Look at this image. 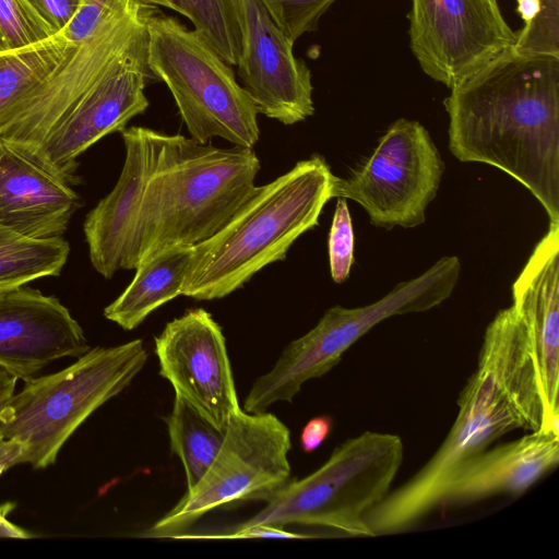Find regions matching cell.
Returning <instances> with one entry per match:
<instances>
[{
  "instance_id": "f1b7e54d",
  "label": "cell",
  "mask_w": 559,
  "mask_h": 559,
  "mask_svg": "<svg viewBox=\"0 0 559 559\" xmlns=\"http://www.w3.org/2000/svg\"><path fill=\"white\" fill-rule=\"evenodd\" d=\"M130 2L129 0H82L74 17L61 34L70 43L81 44Z\"/></svg>"
},
{
  "instance_id": "ffe728a7",
  "label": "cell",
  "mask_w": 559,
  "mask_h": 559,
  "mask_svg": "<svg viewBox=\"0 0 559 559\" xmlns=\"http://www.w3.org/2000/svg\"><path fill=\"white\" fill-rule=\"evenodd\" d=\"M192 247H175L142 262L126 289L104 309L107 320L126 331L180 295Z\"/></svg>"
},
{
  "instance_id": "7402d4cb",
  "label": "cell",
  "mask_w": 559,
  "mask_h": 559,
  "mask_svg": "<svg viewBox=\"0 0 559 559\" xmlns=\"http://www.w3.org/2000/svg\"><path fill=\"white\" fill-rule=\"evenodd\" d=\"M61 33L37 45L0 52V119L78 46Z\"/></svg>"
},
{
  "instance_id": "cb8c5ba5",
  "label": "cell",
  "mask_w": 559,
  "mask_h": 559,
  "mask_svg": "<svg viewBox=\"0 0 559 559\" xmlns=\"http://www.w3.org/2000/svg\"><path fill=\"white\" fill-rule=\"evenodd\" d=\"M194 31L230 66L245 39V0H187Z\"/></svg>"
},
{
  "instance_id": "1f68e13d",
  "label": "cell",
  "mask_w": 559,
  "mask_h": 559,
  "mask_svg": "<svg viewBox=\"0 0 559 559\" xmlns=\"http://www.w3.org/2000/svg\"><path fill=\"white\" fill-rule=\"evenodd\" d=\"M332 429V419L329 416L311 418L300 435V445L306 453L318 449L328 438Z\"/></svg>"
},
{
  "instance_id": "277c9868",
  "label": "cell",
  "mask_w": 559,
  "mask_h": 559,
  "mask_svg": "<svg viewBox=\"0 0 559 559\" xmlns=\"http://www.w3.org/2000/svg\"><path fill=\"white\" fill-rule=\"evenodd\" d=\"M334 178L325 158L313 154L271 182L255 186L219 230L192 247L180 295L221 299L263 267L285 260L293 243L319 224L333 198Z\"/></svg>"
},
{
  "instance_id": "9a60e30c",
  "label": "cell",
  "mask_w": 559,
  "mask_h": 559,
  "mask_svg": "<svg viewBox=\"0 0 559 559\" xmlns=\"http://www.w3.org/2000/svg\"><path fill=\"white\" fill-rule=\"evenodd\" d=\"M84 331L53 296L20 286L0 290V366L23 381L50 362L90 349Z\"/></svg>"
},
{
  "instance_id": "836d02e7",
  "label": "cell",
  "mask_w": 559,
  "mask_h": 559,
  "mask_svg": "<svg viewBox=\"0 0 559 559\" xmlns=\"http://www.w3.org/2000/svg\"><path fill=\"white\" fill-rule=\"evenodd\" d=\"M15 508L13 502H4L0 504V537L8 538H31L34 537L27 531L13 524L7 519V515Z\"/></svg>"
},
{
  "instance_id": "4dcf8cb0",
  "label": "cell",
  "mask_w": 559,
  "mask_h": 559,
  "mask_svg": "<svg viewBox=\"0 0 559 559\" xmlns=\"http://www.w3.org/2000/svg\"><path fill=\"white\" fill-rule=\"evenodd\" d=\"M52 33H61L72 21L82 0H26Z\"/></svg>"
},
{
  "instance_id": "ac0fdd59",
  "label": "cell",
  "mask_w": 559,
  "mask_h": 559,
  "mask_svg": "<svg viewBox=\"0 0 559 559\" xmlns=\"http://www.w3.org/2000/svg\"><path fill=\"white\" fill-rule=\"evenodd\" d=\"M558 463L559 433L547 429L488 447L457 468L440 508L471 504L498 495H521Z\"/></svg>"
},
{
  "instance_id": "5b68a950",
  "label": "cell",
  "mask_w": 559,
  "mask_h": 559,
  "mask_svg": "<svg viewBox=\"0 0 559 559\" xmlns=\"http://www.w3.org/2000/svg\"><path fill=\"white\" fill-rule=\"evenodd\" d=\"M147 360L143 341L90 348L67 368L32 377L0 412V435L23 448L21 464L45 468L74 431L121 393Z\"/></svg>"
},
{
  "instance_id": "e575fe53",
  "label": "cell",
  "mask_w": 559,
  "mask_h": 559,
  "mask_svg": "<svg viewBox=\"0 0 559 559\" xmlns=\"http://www.w3.org/2000/svg\"><path fill=\"white\" fill-rule=\"evenodd\" d=\"M17 380L14 373L0 366V412L14 395Z\"/></svg>"
},
{
  "instance_id": "8fae6325",
  "label": "cell",
  "mask_w": 559,
  "mask_h": 559,
  "mask_svg": "<svg viewBox=\"0 0 559 559\" xmlns=\"http://www.w3.org/2000/svg\"><path fill=\"white\" fill-rule=\"evenodd\" d=\"M407 17L423 72L449 88L515 41L498 0H412Z\"/></svg>"
},
{
  "instance_id": "484cf974",
  "label": "cell",
  "mask_w": 559,
  "mask_h": 559,
  "mask_svg": "<svg viewBox=\"0 0 559 559\" xmlns=\"http://www.w3.org/2000/svg\"><path fill=\"white\" fill-rule=\"evenodd\" d=\"M52 36L26 0H0V52L24 49Z\"/></svg>"
},
{
  "instance_id": "4316f807",
  "label": "cell",
  "mask_w": 559,
  "mask_h": 559,
  "mask_svg": "<svg viewBox=\"0 0 559 559\" xmlns=\"http://www.w3.org/2000/svg\"><path fill=\"white\" fill-rule=\"evenodd\" d=\"M336 1L260 0L274 23L294 44L304 34L317 31L320 19Z\"/></svg>"
},
{
  "instance_id": "f546056e",
  "label": "cell",
  "mask_w": 559,
  "mask_h": 559,
  "mask_svg": "<svg viewBox=\"0 0 559 559\" xmlns=\"http://www.w3.org/2000/svg\"><path fill=\"white\" fill-rule=\"evenodd\" d=\"M316 535L300 534L287 531L284 527L271 525H251L242 528H233L227 533L219 534H183L178 539H241V538H285L305 539L314 538Z\"/></svg>"
},
{
  "instance_id": "5bb4252c",
  "label": "cell",
  "mask_w": 559,
  "mask_h": 559,
  "mask_svg": "<svg viewBox=\"0 0 559 559\" xmlns=\"http://www.w3.org/2000/svg\"><path fill=\"white\" fill-rule=\"evenodd\" d=\"M245 39L237 72L258 114L285 126L314 114L313 85L307 63L260 0H245Z\"/></svg>"
},
{
  "instance_id": "ba28073f",
  "label": "cell",
  "mask_w": 559,
  "mask_h": 559,
  "mask_svg": "<svg viewBox=\"0 0 559 559\" xmlns=\"http://www.w3.org/2000/svg\"><path fill=\"white\" fill-rule=\"evenodd\" d=\"M460 272L457 257H443L419 276L399 283L370 305L329 308L309 332L283 349L269 372L253 382L247 402L257 411H266L277 402L290 403L307 381L332 370L344 353L381 321L424 312L448 299Z\"/></svg>"
},
{
  "instance_id": "e0dca14e",
  "label": "cell",
  "mask_w": 559,
  "mask_h": 559,
  "mask_svg": "<svg viewBox=\"0 0 559 559\" xmlns=\"http://www.w3.org/2000/svg\"><path fill=\"white\" fill-rule=\"evenodd\" d=\"M126 156L112 190L92 209L83 230L93 267L105 278L122 270L147 176L156 155L157 131L130 127L122 132Z\"/></svg>"
},
{
  "instance_id": "3957f363",
  "label": "cell",
  "mask_w": 559,
  "mask_h": 559,
  "mask_svg": "<svg viewBox=\"0 0 559 559\" xmlns=\"http://www.w3.org/2000/svg\"><path fill=\"white\" fill-rule=\"evenodd\" d=\"M260 167L253 148L216 147L157 131L155 162L122 270L210 238L251 195Z\"/></svg>"
},
{
  "instance_id": "2e32d148",
  "label": "cell",
  "mask_w": 559,
  "mask_h": 559,
  "mask_svg": "<svg viewBox=\"0 0 559 559\" xmlns=\"http://www.w3.org/2000/svg\"><path fill=\"white\" fill-rule=\"evenodd\" d=\"M526 324L545 409L544 429L559 433V225L549 226L512 285Z\"/></svg>"
},
{
  "instance_id": "83f0119b",
  "label": "cell",
  "mask_w": 559,
  "mask_h": 559,
  "mask_svg": "<svg viewBox=\"0 0 559 559\" xmlns=\"http://www.w3.org/2000/svg\"><path fill=\"white\" fill-rule=\"evenodd\" d=\"M328 249L331 277L341 284L349 276L354 262V228L345 199H337Z\"/></svg>"
},
{
  "instance_id": "603a6c76",
  "label": "cell",
  "mask_w": 559,
  "mask_h": 559,
  "mask_svg": "<svg viewBox=\"0 0 559 559\" xmlns=\"http://www.w3.org/2000/svg\"><path fill=\"white\" fill-rule=\"evenodd\" d=\"M165 423L171 453L180 459L185 469L186 491L191 490L219 451L225 429L213 426L176 395Z\"/></svg>"
},
{
  "instance_id": "44dd1931",
  "label": "cell",
  "mask_w": 559,
  "mask_h": 559,
  "mask_svg": "<svg viewBox=\"0 0 559 559\" xmlns=\"http://www.w3.org/2000/svg\"><path fill=\"white\" fill-rule=\"evenodd\" d=\"M69 253L62 237L28 238L0 225V290L59 275Z\"/></svg>"
},
{
  "instance_id": "30bf717a",
  "label": "cell",
  "mask_w": 559,
  "mask_h": 559,
  "mask_svg": "<svg viewBox=\"0 0 559 559\" xmlns=\"http://www.w3.org/2000/svg\"><path fill=\"white\" fill-rule=\"evenodd\" d=\"M444 164L428 130L416 120H395L371 155L347 178H334L333 198L358 203L377 227L413 228L426 221Z\"/></svg>"
},
{
  "instance_id": "4fadbf2b",
  "label": "cell",
  "mask_w": 559,
  "mask_h": 559,
  "mask_svg": "<svg viewBox=\"0 0 559 559\" xmlns=\"http://www.w3.org/2000/svg\"><path fill=\"white\" fill-rule=\"evenodd\" d=\"M159 374L175 395L218 429L240 409L221 325L203 308L169 321L155 337Z\"/></svg>"
},
{
  "instance_id": "d4e9b609",
  "label": "cell",
  "mask_w": 559,
  "mask_h": 559,
  "mask_svg": "<svg viewBox=\"0 0 559 559\" xmlns=\"http://www.w3.org/2000/svg\"><path fill=\"white\" fill-rule=\"evenodd\" d=\"M523 21L513 49L524 55L559 56V0H516Z\"/></svg>"
},
{
  "instance_id": "7a4b0ae2",
  "label": "cell",
  "mask_w": 559,
  "mask_h": 559,
  "mask_svg": "<svg viewBox=\"0 0 559 559\" xmlns=\"http://www.w3.org/2000/svg\"><path fill=\"white\" fill-rule=\"evenodd\" d=\"M459 412L430 460L366 516L374 536L412 528L440 508L444 489L469 457L516 429H544L545 409L525 322L513 306L487 325L477 367L457 400Z\"/></svg>"
},
{
  "instance_id": "6da1fadb",
  "label": "cell",
  "mask_w": 559,
  "mask_h": 559,
  "mask_svg": "<svg viewBox=\"0 0 559 559\" xmlns=\"http://www.w3.org/2000/svg\"><path fill=\"white\" fill-rule=\"evenodd\" d=\"M449 148L510 175L559 225V56L511 46L450 88Z\"/></svg>"
},
{
  "instance_id": "52a82bcc",
  "label": "cell",
  "mask_w": 559,
  "mask_h": 559,
  "mask_svg": "<svg viewBox=\"0 0 559 559\" xmlns=\"http://www.w3.org/2000/svg\"><path fill=\"white\" fill-rule=\"evenodd\" d=\"M150 69L170 91L190 138L253 148L258 110L235 72L194 29L152 7L146 15Z\"/></svg>"
},
{
  "instance_id": "7c38bea8",
  "label": "cell",
  "mask_w": 559,
  "mask_h": 559,
  "mask_svg": "<svg viewBox=\"0 0 559 559\" xmlns=\"http://www.w3.org/2000/svg\"><path fill=\"white\" fill-rule=\"evenodd\" d=\"M142 44L115 60L27 156L69 185L76 183V158L102 138L122 132L148 107L144 90L158 79Z\"/></svg>"
},
{
  "instance_id": "d6a6232c",
  "label": "cell",
  "mask_w": 559,
  "mask_h": 559,
  "mask_svg": "<svg viewBox=\"0 0 559 559\" xmlns=\"http://www.w3.org/2000/svg\"><path fill=\"white\" fill-rule=\"evenodd\" d=\"M22 445L0 435V476L10 467L21 464Z\"/></svg>"
},
{
  "instance_id": "d6986e66",
  "label": "cell",
  "mask_w": 559,
  "mask_h": 559,
  "mask_svg": "<svg viewBox=\"0 0 559 559\" xmlns=\"http://www.w3.org/2000/svg\"><path fill=\"white\" fill-rule=\"evenodd\" d=\"M81 204L71 185L0 138V225L28 238L61 237Z\"/></svg>"
},
{
  "instance_id": "9c48e42d",
  "label": "cell",
  "mask_w": 559,
  "mask_h": 559,
  "mask_svg": "<svg viewBox=\"0 0 559 559\" xmlns=\"http://www.w3.org/2000/svg\"><path fill=\"white\" fill-rule=\"evenodd\" d=\"M287 426L272 413L237 411L211 466L144 537L175 538L213 510L265 501L290 479Z\"/></svg>"
},
{
  "instance_id": "8992f818",
  "label": "cell",
  "mask_w": 559,
  "mask_h": 559,
  "mask_svg": "<svg viewBox=\"0 0 559 559\" xmlns=\"http://www.w3.org/2000/svg\"><path fill=\"white\" fill-rule=\"evenodd\" d=\"M403 459L400 436L365 431L336 447L311 474L290 479L258 513L234 528L298 525L373 537L366 516L391 491Z\"/></svg>"
},
{
  "instance_id": "d590c367",
  "label": "cell",
  "mask_w": 559,
  "mask_h": 559,
  "mask_svg": "<svg viewBox=\"0 0 559 559\" xmlns=\"http://www.w3.org/2000/svg\"><path fill=\"white\" fill-rule=\"evenodd\" d=\"M139 5L155 7L162 5L178 12L191 20V10L187 0H129Z\"/></svg>"
}]
</instances>
